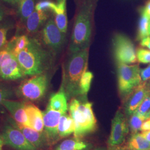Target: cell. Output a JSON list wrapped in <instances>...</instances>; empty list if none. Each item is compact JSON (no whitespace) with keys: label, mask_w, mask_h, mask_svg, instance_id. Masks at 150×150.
<instances>
[{"label":"cell","mask_w":150,"mask_h":150,"mask_svg":"<svg viewBox=\"0 0 150 150\" xmlns=\"http://www.w3.org/2000/svg\"><path fill=\"white\" fill-rule=\"evenodd\" d=\"M94 150H106L105 149H102V148H98V149H95Z\"/></svg>","instance_id":"cell-44"},{"label":"cell","mask_w":150,"mask_h":150,"mask_svg":"<svg viewBox=\"0 0 150 150\" xmlns=\"http://www.w3.org/2000/svg\"><path fill=\"white\" fill-rule=\"evenodd\" d=\"M150 18L146 15L144 11H142L141 16L139 20L138 38L142 40L145 38H147L149 35V25Z\"/></svg>","instance_id":"cell-26"},{"label":"cell","mask_w":150,"mask_h":150,"mask_svg":"<svg viewBox=\"0 0 150 150\" xmlns=\"http://www.w3.org/2000/svg\"><path fill=\"white\" fill-rule=\"evenodd\" d=\"M149 35H150V25H149Z\"/></svg>","instance_id":"cell-45"},{"label":"cell","mask_w":150,"mask_h":150,"mask_svg":"<svg viewBox=\"0 0 150 150\" xmlns=\"http://www.w3.org/2000/svg\"><path fill=\"white\" fill-rule=\"evenodd\" d=\"M63 114L48 107L43 113L45 134L48 141L54 142L59 139L58 126L60 117Z\"/></svg>","instance_id":"cell-11"},{"label":"cell","mask_w":150,"mask_h":150,"mask_svg":"<svg viewBox=\"0 0 150 150\" xmlns=\"http://www.w3.org/2000/svg\"></svg>","instance_id":"cell-46"},{"label":"cell","mask_w":150,"mask_h":150,"mask_svg":"<svg viewBox=\"0 0 150 150\" xmlns=\"http://www.w3.org/2000/svg\"><path fill=\"white\" fill-rule=\"evenodd\" d=\"M99 0H76L70 52L89 48L95 12Z\"/></svg>","instance_id":"cell-1"},{"label":"cell","mask_w":150,"mask_h":150,"mask_svg":"<svg viewBox=\"0 0 150 150\" xmlns=\"http://www.w3.org/2000/svg\"><path fill=\"white\" fill-rule=\"evenodd\" d=\"M35 0H21L20 2L18 8V16L21 22L27 20L35 9Z\"/></svg>","instance_id":"cell-24"},{"label":"cell","mask_w":150,"mask_h":150,"mask_svg":"<svg viewBox=\"0 0 150 150\" xmlns=\"http://www.w3.org/2000/svg\"><path fill=\"white\" fill-rule=\"evenodd\" d=\"M142 10L144 11L146 15L148 16L150 19V1L147 3L146 5L143 8Z\"/></svg>","instance_id":"cell-37"},{"label":"cell","mask_w":150,"mask_h":150,"mask_svg":"<svg viewBox=\"0 0 150 150\" xmlns=\"http://www.w3.org/2000/svg\"><path fill=\"white\" fill-rule=\"evenodd\" d=\"M141 45L143 47H146L150 50V37L145 38L141 41Z\"/></svg>","instance_id":"cell-36"},{"label":"cell","mask_w":150,"mask_h":150,"mask_svg":"<svg viewBox=\"0 0 150 150\" xmlns=\"http://www.w3.org/2000/svg\"><path fill=\"white\" fill-rule=\"evenodd\" d=\"M14 91L11 86L5 83L0 82V107L2 103L6 100H11L14 96Z\"/></svg>","instance_id":"cell-29"},{"label":"cell","mask_w":150,"mask_h":150,"mask_svg":"<svg viewBox=\"0 0 150 150\" xmlns=\"http://www.w3.org/2000/svg\"><path fill=\"white\" fill-rule=\"evenodd\" d=\"M142 81H146L150 79V64L144 70H141L140 72Z\"/></svg>","instance_id":"cell-34"},{"label":"cell","mask_w":150,"mask_h":150,"mask_svg":"<svg viewBox=\"0 0 150 150\" xmlns=\"http://www.w3.org/2000/svg\"><path fill=\"white\" fill-rule=\"evenodd\" d=\"M25 109L29 127L38 132H42L44 128L43 113L38 107L30 102H26Z\"/></svg>","instance_id":"cell-16"},{"label":"cell","mask_w":150,"mask_h":150,"mask_svg":"<svg viewBox=\"0 0 150 150\" xmlns=\"http://www.w3.org/2000/svg\"><path fill=\"white\" fill-rule=\"evenodd\" d=\"M13 54L6 48L0 51V67L6 59L10 57Z\"/></svg>","instance_id":"cell-33"},{"label":"cell","mask_w":150,"mask_h":150,"mask_svg":"<svg viewBox=\"0 0 150 150\" xmlns=\"http://www.w3.org/2000/svg\"><path fill=\"white\" fill-rule=\"evenodd\" d=\"M91 147L90 144L75 138L74 139H66L61 142L57 150H87Z\"/></svg>","instance_id":"cell-23"},{"label":"cell","mask_w":150,"mask_h":150,"mask_svg":"<svg viewBox=\"0 0 150 150\" xmlns=\"http://www.w3.org/2000/svg\"><path fill=\"white\" fill-rule=\"evenodd\" d=\"M128 150H147L150 149V142L142 135L141 133L132 134L127 145Z\"/></svg>","instance_id":"cell-22"},{"label":"cell","mask_w":150,"mask_h":150,"mask_svg":"<svg viewBox=\"0 0 150 150\" xmlns=\"http://www.w3.org/2000/svg\"><path fill=\"white\" fill-rule=\"evenodd\" d=\"M1 138L4 144L17 150H37L16 127L10 123L3 129Z\"/></svg>","instance_id":"cell-9"},{"label":"cell","mask_w":150,"mask_h":150,"mask_svg":"<svg viewBox=\"0 0 150 150\" xmlns=\"http://www.w3.org/2000/svg\"><path fill=\"white\" fill-rule=\"evenodd\" d=\"M48 11H34L26 20V27L27 32L34 33L46 23L48 18Z\"/></svg>","instance_id":"cell-17"},{"label":"cell","mask_w":150,"mask_h":150,"mask_svg":"<svg viewBox=\"0 0 150 150\" xmlns=\"http://www.w3.org/2000/svg\"><path fill=\"white\" fill-rule=\"evenodd\" d=\"M131 94L125 105V111L130 116L137 110L145 98L150 96V84L146 81L141 82Z\"/></svg>","instance_id":"cell-12"},{"label":"cell","mask_w":150,"mask_h":150,"mask_svg":"<svg viewBox=\"0 0 150 150\" xmlns=\"http://www.w3.org/2000/svg\"><path fill=\"white\" fill-rule=\"evenodd\" d=\"M30 38L26 35L15 36L8 41L6 47L14 56L17 57L18 54L25 48L28 44Z\"/></svg>","instance_id":"cell-20"},{"label":"cell","mask_w":150,"mask_h":150,"mask_svg":"<svg viewBox=\"0 0 150 150\" xmlns=\"http://www.w3.org/2000/svg\"><path fill=\"white\" fill-rule=\"evenodd\" d=\"M56 4L53 2L48 0H43L40 1L35 5V10L36 11H46L51 10L53 12Z\"/></svg>","instance_id":"cell-30"},{"label":"cell","mask_w":150,"mask_h":150,"mask_svg":"<svg viewBox=\"0 0 150 150\" xmlns=\"http://www.w3.org/2000/svg\"><path fill=\"white\" fill-rule=\"evenodd\" d=\"M137 59L142 64L150 63V51L143 48H139L136 52Z\"/></svg>","instance_id":"cell-31"},{"label":"cell","mask_w":150,"mask_h":150,"mask_svg":"<svg viewBox=\"0 0 150 150\" xmlns=\"http://www.w3.org/2000/svg\"><path fill=\"white\" fill-rule=\"evenodd\" d=\"M4 144V142L3 139L1 137H0V150H2V147H3Z\"/></svg>","instance_id":"cell-42"},{"label":"cell","mask_w":150,"mask_h":150,"mask_svg":"<svg viewBox=\"0 0 150 150\" xmlns=\"http://www.w3.org/2000/svg\"><path fill=\"white\" fill-rule=\"evenodd\" d=\"M5 16V11L0 7V23L3 21V19Z\"/></svg>","instance_id":"cell-40"},{"label":"cell","mask_w":150,"mask_h":150,"mask_svg":"<svg viewBox=\"0 0 150 150\" xmlns=\"http://www.w3.org/2000/svg\"><path fill=\"white\" fill-rule=\"evenodd\" d=\"M113 54L118 63L133 64L136 62L137 55L131 40L122 34H117L113 39Z\"/></svg>","instance_id":"cell-7"},{"label":"cell","mask_w":150,"mask_h":150,"mask_svg":"<svg viewBox=\"0 0 150 150\" xmlns=\"http://www.w3.org/2000/svg\"><path fill=\"white\" fill-rule=\"evenodd\" d=\"M140 131L142 132H146L150 131V117L147 118L144 121L141 127Z\"/></svg>","instance_id":"cell-35"},{"label":"cell","mask_w":150,"mask_h":150,"mask_svg":"<svg viewBox=\"0 0 150 150\" xmlns=\"http://www.w3.org/2000/svg\"><path fill=\"white\" fill-rule=\"evenodd\" d=\"M25 102L6 100L2 102V105L10 113L17 123L29 127L27 115L25 109Z\"/></svg>","instance_id":"cell-14"},{"label":"cell","mask_w":150,"mask_h":150,"mask_svg":"<svg viewBox=\"0 0 150 150\" xmlns=\"http://www.w3.org/2000/svg\"><path fill=\"white\" fill-rule=\"evenodd\" d=\"M129 126L124 115L118 111L112 121L111 134L108 139L110 146L121 145L129 134Z\"/></svg>","instance_id":"cell-10"},{"label":"cell","mask_w":150,"mask_h":150,"mask_svg":"<svg viewBox=\"0 0 150 150\" xmlns=\"http://www.w3.org/2000/svg\"><path fill=\"white\" fill-rule=\"evenodd\" d=\"M150 110V95L147 97L135 111L141 115H146Z\"/></svg>","instance_id":"cell-32"},{"label":"cell","mask_w":150,"mask_h":150,"mask_svg":"<svg viewBox=\"0 0 150 150\" xmlns=\"http://www.w3.org/2000/svg\"><path fill=\"white\" fill-rule=\"evenodd\" d=\"M6 2H8V3H10V4H16L17 3H20V2L21 1V0H4Z\"/></svg>","instance_id":"cell-41"},{"label":"cell","mask_w":150,"mask_h":150,"mask_svg":"<svg viewBox=\"0 0 150 150\" xmlns=\"http://www.w3.org/2000/svg\"><path fill=\"white\" fill-rule=\"evenodd\" d=\"M13 25L10 21L0 23V51L5 49L8 43L7 33L13 27Z\"/></svg>","instance_id":"cell-28"},{"label":"cell","mask_w":150,"mask_h":150,"mask_svg":"<svg viewBox=\"0 0 150 150\" xmlns=\"http://www.w3.org/2000/svg\"><path fill=\"white\" fill-rule=\"evenodd\" d=\"M53 12L54 13V21L59 30L66 33L67 29V17L66 13V0H57Z\"/></svg>","instance_id":"cell-18"},{"label":"cell","mask_w":150,"mask_h":150,"mask_svg":"<svg viewBox=\"0 0 150 150\" xmlns=\"http://www.w3.org/2000/svg\"><path fill=\"white\" fill-rule=\"evenodd\" d=\"M89 48L70 52L64 67L63 79L61 89L67 98L80 96V82L83 73L87 71Z\"/></svg>","instance_id":"cell-2"},{"label":"cell","mask_w":150,"mask_h":150,"mask_svg":"<svg viewBox=\"0 0 150 150\" xmlns=\"http://www.w3.org/2000/svg\"><path fill=\"white\" fill-rule=\"evenodd\" d=\"M146 116H147V118H149V117H150V111L146 113Z\"/></svg>","instance_id":"cell-43"},{"label":"cell","mask_w":150,"mask_h":150,"mask_svg":"<svg viewBox=\"0 0 150 150\" xmlns=\"http://www.w3.org/2000/svg\"><path fill=\"white\" fill-rule=\"evenodd\" d=\"M48 85V77L45 73L32 76L22 82L17 89L16 94L26 101H37L45 96Z\"/></svg>","instance_id":"cell-5"},{"label":"cell","mask_w":150,"mask_h":150,"mask_svg":"<svg viewBox=\"0 0 150 150\" xmlns=\"http://www.w3.org/2000/svg\"><path fill=\"white\" fill-rule=\"evenodd\" d=\"M147 118L146 115H141L134 112L131 115L129 120V126L132 134L138 133L140 131L142 124Z\"/></svg>","instance_id":"cell-25"},{"label":"cell","mask_w":150,"mask_h":150,"mask_svg":"<svg viewBox=\"0 0 150 150\" xmlns=\"http://www.w3.org/2000/svg\"><path fill=\"white\" fill-rule=\"evenodd\" d=\"M141 70L137 64L118 63L117 80L119 92L122 97L130 95L142 82Z\"/></svg>","instance_id":"cell-6"},{"label":"cell","mask_w":150,"mask_h":150,"mask_svg":"<svg viewBox=\"0 0 150 150\" xmlns=\"http://www.w3.org/2000/svg\"><path fill=\"white\" fill-rule=\"evenodd\" d=\"M81 99L72 98L69 109L75 123V138L80 139L94 132L97 129V121L92 109V103L82 96Z\"/></svg>","instance_id":"cell-4"},{"label":"cell","mask_w":150,"mask_h":150,"mask_svg":"<svg viewBox=\"0 0 150 150\" xmlns=\"http://www.w3.org/2000/svg\"><path fill=\"white\" fill-rule=\"evenodd\" d=\"M109 150H128L127 148L124 147H121L119 146H110Z\"/></svg>","instance_id":"cell-38"},{"label":"cell","mask_w":150,"mask_h":150,"mask_svg":"<svg viewBox=\"0 0 150 150\" xmlns=\"http://www.w3.org/2000/svg\"><path fill=\"white\" fill-rule=\"evenodd\" d=\"M93 75L90 71H86L81 79L80 82V96H86L91 87Z\"/></svg>","instance_id":"cell-27"},{"label":"cell","mask_w":150,"mask_h":150,"mask_svg":"<svg viewBox=\"0 0 150 150\" xmlns=\"http://www.w3.org/2000/svg\"><path fill=\"white\" fill-rule=\"evenodd\" d=\"M50 108L62 113H66L68 110L67 98L62 90L53 94L50 98L48 106Z\"/></svg>","instance_id":"cell-19"},{"label":"cell","mask_w":150,"mask_h":150,"mask_svg":"<svg viewBox=\"0 0 150 150\" xmlns=\"http://www.w3.org/2000/svg\"><path fill=\"white\" fill-rule=\"evenodd\" d=\"M75 123L74 120L67 113H64L59 118L58 134L59 137H65L74 133Z\"/></svg>","instance_id":"cell-21"},{"label":"cell","mask_w":150,"mask_h":150,"mask_svg":"<svg viewBox=\"0 0 150 150\" xmlns=\"http://www.w3.org/2000/svg\"><path fill=\"white\" fill-rule=\"evenodd\" d=\"M16 57L25 76L45 73L51 64L50 52L36 38H30L27 46Z\"/></svg>","instance_id":"cell-3"},{"label":"cell","mask_w":150,"mask_h":150,"mask_svg":"<svg viewBox=\"0 0 150 150\" xmlns=\"http://www.w3.org/2000/svg\"><path fill=\"white\" fill-rule=\"evenodd\" d=\"M141 134L146 139L150 142V131H146V132H142Z\"/></svg>","instance_id":"cell-39"},{"label":"cell","mask_w":150,"mask_h":150,"mask_svg":"<svg viewBox=\"0 0 150 150\" xmlns=\"http://www.w3.org/2000/svg\"><path fill=\"white\" fill-rule=\"evenodd\" d=\"M11 124L20 130L27 141L37 149L43 146L45 140L47 139L45 134H43L42 132H38L27 126L17 123L15 120L11 121Z\"/></svg>","instance_id":"cell-15"},{"label":"cell","mask_w":150,"mask_h":150,"mask_svg":"<svg viewBox=\"0 0 150 150\" xmlns=\"http://www.w3.org/2000/svg\"><path fill=\"white\" fill-rule=\"evenodd\" d=\"M24 76H25L20 64L13 55L6 59L0 67L1 80H17Z\"/></svg>","instance_id":"cell-13"},{"label":"cell","mask_w":150,"mask_h":150,"mask_svg":"<svg viewBox=\"0 0 150 150\" xmlns=\"http://www.w3.org/2000/svg\"><path fill=\"white\" fill-rule=\"evenodd\" d=\"M64 33L57 26L54 20H48L41 31V40L45 46L54 52L62 48L64 42Z\"/></svg>","instance_id":"cell-8"}]
</instances>
